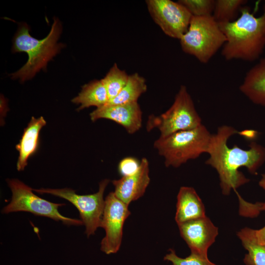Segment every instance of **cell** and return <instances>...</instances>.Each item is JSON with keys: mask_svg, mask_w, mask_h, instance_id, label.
<instances>
[{"mask_svg": "<svg viewBox=\"0 0 265 265\" xmlns=\"http://www.w3.org/2000/svg\"><path fill=\"white\" fill-rule=\"evenodd\" d=\"M147 89L145 79L137 73H133L129 75L127 83L118 95L106 105H115L137 102L140 96Z\"/></svg>", "mask_w": 265, "mask_h": 265, "instance_id": "obj_19", "label": "cell"}, {"mask_svg": "<svg viewBox=\"0 0 265 265\" xmlns=\"http://www.w3.org/2000/svg\"><path fill=\"white\" fill-rule=\"evenodd\" d=\"M46 122L41 116L38 118L32 117L27 126L25 129L20 142L16 146L19 152L17 169L23 171L27 164V160L37 151L40 130Z\"/></svg>", "mask_w": 265, "mask_h": 265, "instance_id": "obj_16", "label": "cell"}, {"mask_svg": "<svg viewBox=\"0 0 265 265\" xmlns=\"http://www.w3.org/2000/svg\"><path fill=\"white\" fill-rule=\"evenodd\" d=\"M244 248L247 250L243 259L246 265H265V245L257 242L254 230L245 227L237 234Z\"/></svg>", "mask_w": 265, "mask_h": 265, "instance_id": "obj_18", "label": "cell"}, {"mask_svg": "<svg viewBox=\"0 0 265 265\" xmlns=\"http://www.w3.org/2000/svg\"><path fill=\"white\" fill-rule=\"evenodd\" d=\"M7 183L12 195L10 203L2 209V213L26 212L60 221L67 225L83 224L81 220L67 217L59 213L58 208L65 204L52 203L38 197L33 193V189L18 179H8Z\"/></svg>", "mask_w": 265, "mask_h": 265, "instance_id": "obj_7", "label": "cell"}, {"mask_svg": "<svg viewBox=\"0 0 265 265\" xmlns=\"http://www.w3.org/2000/svg\"><path fill=\"white\" fill-rule=\"evenodd\" d=\"M128 206L110 192L105 200V207L100 227L106 231L101 242V250L106 254L115 253L121 244L123 227L131 214Z\"/></svg>", "mask_w": 265, "mask_h": 265, "instance_id": "obj_10", "label": "cell"}, {"mask_svg": "<svg viewBox=\"0 0 265 265\" xmlns=\"http://www.w3.org/2000/svg\"><path fill=\"white\" fill-rule=\"evenodd\" d=\"M26 24L19 26L12 47L13 53L25 52L28 55L26 63L17 72L10 74L13 79H18L23 82L32 78L42 69H46L48 62L58 53L64 45L58 43L62 27L57 18L53 23L48 35L42 40L32 37Z\"/></svg>", "mask_w": 265, "mask_h": 265, "instance_id": "obj_3", "label": "cell"}, {"mask_svg": "<svg viewBox=\"0 0 265 265\" xmlns=\"http://www.w3.org/2000/svg\"><path fill=\"white\" fill-rule=\"evenodd\" d=\"M212 134L203 125L173 133L155 140L154 148L164 159L166 167L177 168L188 160L207 153Z\"/></svg>", "mask_w": 265, "mask_h": 265, "instance_id": "obj_4", "label": "cell"}, {"mask_svg": "<svg viewBox=\"0 0 265 265\" xmlns=\"http://www.w3.org/2000/svg\"><path fill=\"white\" fill-rule=\"evenodd\" d=\"M169 250L170 253L166 254L163 259L171 262L173 265H217L211 262L208 258H203L191 253L188 257L182 258L178 257L173 249Z\"/></svg>", "mask_w": 265, "mask_h": 265, "instance_id": "obj_23", "label": "cell"}, {"mask_svg": "<svg viewBox=\"0 0 265 265\" xmlns=\"http://www.w3.org/2000/svg\"><path fill=\"white\" fill-rule=\"evenodd\" d=\"M129 76L125 70L120 69L115 63L101 79L107 93L108 102L118 95L127 83Z\"/></svg>", "mask_w": 265, "mask_h": 265, "instance_id": "obj_21", "label": "cell"}, {"mask_svg": "<svg viewBox=\"0 0 265 265\" xmlns=\"http://www.w3.org/2000/svg\"><path fill=\"white\" fill-rule=\"evenodd\" d=\"M194 17L212 16L214 0H179L178 1Z\"/></svg>", "mask_w": 265, "mask_h": 265, "instance_id": "obj_22", "label": "cell"}, {"mask_svg": "<svg viewBox=\"0 0 265 265\" xmlns=\"http://www.w3.org/2000/svg\"><path fill=\"white\" fill-rule=\"evenodd\" d=\"M106 89L101 80H94L84 84L78 95L72 102L80 105L78 110H80L91 106L100 107L108 102Z\"/></svg>", "mask_w": 265, "mask_h": 265, "instance_id": "obj_17", "label": "cell"}, {"mask_svg": "<svg viewBox=\"0 0 265 265\" xmlns=\"http://www.w3.org/2000/svg\"><path fill=\"white\" fill-rule=\"evenodd\" d=\"M254 234L257 242L265 245V226L259 230H254Z\"/></svg>", "mask_w": 265, "mask_h": 265, "instance_id": "obj_25", "label": "cell"}, {"mask_svg": "<svg viewBox=\"0 0 265 265\" xmlns=\"http://www.w3.org/2000/svg\"><path fill=\"white\" fill-rule=\"evenodd\" d=\"M246 2L245 0H216L212 16L218 24L233 22Z\"/></svg>", "mask_w": 265, "mask_h": 265, "instance_id": "obj_20", "label": "cell"}, {"mask_svg": "<svg viewBox=\"0 0 265 265\" xmlns=\"http://www.w3.org/2000/svg\"><path fill=\"white\" fill-rule=\"evenodd\" d=\"M259 185L265 191V174H262V178L259 182ZM262 211L265 212V202L262 203Z\"/></svg>", "mask_w": 265, "mask_h": 265, "instance_id": "obj_26", "label": "cell"}, {"mask_svg": "<svg viewBox=\"0 0 265 265\" xmlns=\"http://www.w3.org/2000/svg\"><path fill=\"white\" fill-rule=\"evenodd\" d=\"M240 15L233 22L218 24L226 38L221 54L227 60H257L265 48V5L258 17L242 7Z\"/></svg>", "mask_w": 265, "mask_h": 265, "instance_id": "obj_2", "label": "cell"}, {"mask_svg": "<svg viewBox=\"0 0 265 265\" xmlns=\"http://www.w3.org/2000/svg\"><path fill=\"white\" fill-rule=\"evenodd\" d=\"M142 112L138 103L108 105H106L91 112V120L94 122L100 119L113 121L122 126L128 133L133 134L142 126Z\"/></svg>", "mask_w": 265, "mask_h": 265, "instance_id": "obj_12", "label": "cell"}, {"mask_svg": "<svg viewBox=\"0 0 265 265\" xmlns=\"http://www.w3.org/2000/svg\"><path fill=\"white\" fill-rule=\"evenodd\" d=\"M149 173L148 160L143 158L135 173L112 181L116 196L128 205L142 196L150 181Z\"/></svg>", "mask_w": 265, "mask_h": 265, "instance_id": "obj_13", "label": "cell"}, {"mask_svg": "<svg viewBox=\"0 0 265 265\" xmlns=\"http://www.w3.org/2000/svg\"><path fill=\"white\" fill-rule=\"evenodd\" d=\"M237 133L244 135L230 126L218 127L217 132L212 134L207 152L209 158L205 162L216 170L222 193L225 195L249 181L239 168L245 167L250 173L257 174L265 161V148L256 142H252L247 150L237 145L229 147V138Z\"/></svg>", "mask_w": 265, "mask_h": 265, "instance_id": "obj_1", "label": "cell"}, {"mask_svg": "<svg viewBox=\"0 0 265 265\" xmlns=\"http://www.w3.org/2000/svg\"><path fill=\"white\" fill-rule=\"evenodd\" d=\"M202 125L193 100L186 86L181 85L172 106L159 115H151L147 120L146 128L150 131L157 129L160 137L173 133L195 129Z\"/></svg>", "mask_w": 265, "mask_h": 265, "instance_id": "obj_6", "label": "cell"}, {"mask_svg": "<svg viewBox=\"0 0 265 265\" xmlns=\"http://www.w3.org/2000/svg\"><path fill=\"white\" fill-rule=\"evenodd\" d=\"M109 182L108 179L102 180L99 184L97 192L88 195H79L69 188L33 189L39 194H49L65 199L78 210L81 220L85 227L87 237L94 235L98 227H100L103 214L105 200L104 193Z\"/></svg>", "mask_w": 265, "mask_h": 265, "instance_id": "obj_8", "label": "cell"}, {"mask_svg": "<svg viewBox=\"0 0 265 265\" xmlns=\"http://www.w3.org/2000/svg\"><path fill=\"white\" fill-rule=\"evenodd\" d=\"M239 89L253 104L265 106V57L248 71Z\"/></svg>", "mask_w": 265, "mask_h": 265, "instance_id": "obj_15", "label": "cell"}, {"mask_svg": "<svg viewBox=\"0 0 265 265\" xmlns=\"http://www.w3.org/2000/svg\"><path fill=\"white\" fill-rule=\"evenodd\" d=\"M148 10L154 22L167 36L180 39L186 32L192 15L179 2L147 0Z\"/></svg>", "mask_w": 265, "mask_h": 265, "instance_id": "obj_9", "label": "cell"}, {"mask_svg": "<svg viewBox=\"0 0 265 265\" xmlns=\"http://www.w3.org/2000/svg\"><path fill=\"white\" fill-rule=\"evenodd\" d=\"M180 41L184 52L207 63L222 48L226 38L212 16H192Z\"/></svg>", "mask_w": 265, "mask_h": 265, "instance_id": "obj_5", "label": "cell"}, {"mask_svg": "<svg viewBox=\"0 0 265 265\" xmlns=\"http://www.w3.org/2000/svg\"><path fill=\"white\" fill-rule=\"evenodd\" d=\"M176 208L175 218L178 224L206 216L204 205L192 187L180 188Z\"/></svg>", "mask_w": 265, "mask_h": 265, "instance_id": "obj_14", "label": "cell"}, {"mask_svg": "<svg viewBox=\"0 0 265 265\" xmlns=\"http://www.w3.org/2000/svg\"><path fill=\"white\" fill-rule=\"evenodd\" d=\"M178 225L191 253L208 258V250L218 235V228L211 220L206 216Z\"/></svg>", "mask_w": 265, "mask_h": 265, "instance_id": "obj_11", "label": "cell"}, {"mask_svg": "<svg viewBox=\"0 0 265 265\" xmlns=\"http://www.w3.org/2000/svg\"><path fill=\"white\" fill-rule=\"evenodd\" d=\"M140 161L133 157H126L120 160L119 163L118 172L122 176L131 175L138 169Z\"/></svg>", "mask_w": 265, "mask_h": 265, "instance_id": "obj_24", "label": "cell"}]
</instances>
